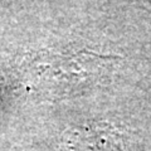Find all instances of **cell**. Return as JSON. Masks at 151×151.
Segmentation results:
<instances>
[{
    "mask_svg": "<svg viewBox=\"0 0 151 151\" xmlns=\"http://www.w3.org/2000/svg\"><path fill=\"white\" fill-rule=\"evenodd\" d=\"M115 59L86 48L47 52L40 55L39 68L55 82L58 89L69 93L98 79Z\"/></svg>",
    "mask_w": 151,
    "mask_h": 151,
    "instance_id": "6da1fadb",
    "label": "cell"
}]
</instances>
